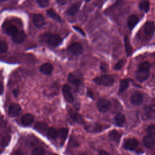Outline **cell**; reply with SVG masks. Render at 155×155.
<instances>
[{
    "mask_svg": "<svg viewBox=\"0 0 155 155\" xmlns=\"http://www.w3.org/2000/svg\"><path fill=\"white\" fill-rule=\"evenodd\" d=\"M39 39L41 41L45 42L52 47H57L62 42V39L60 36L54 33H45L42 34L39 36Z\"/></svg>",
    "mask_w": 155,
    "mask_h": 155,
    "instance_id": "cell-1",
    "label": "cell"
},
{
    "mask_svg": "<svg viewBox=\"0 0 155 155\" xmlns=\"http://www.w3.org/2000/svg\"><path fill=\"white\" fill-rule=\"evenodd\" d=\"M93 81L98 85L108 87L111 86L113 84L114 78L111 75L104 74L94 78Z\"/></svg>",
    "mask_w": 155,
    "mask_h": 155,
    "instance_id": "cell-2",
    "label": "cell"
},
{
    "mask_svg": "<svg viewBox=\"0 0 155 155\" xmlns=\"http://www.w3.org/2000/svg\"><path fill=\"white\" fill-rule=\"evenodd\" d=\"M68 81L76 87H79L82 84V76L79 73H70Z\"/></svg>",
    "mask_w": 155,
    "mask_h": 155,
    "instance_id": "cell-3",
    "label": "cell"
},
{
    "mask_svg": "<svg viewBox=\"0 0 155 155\" xmlns=\"http://www.w3.org/2000/svg\"><path fill=\"white\" fill-rule=\"evenodd\" d=\"M109 125H102V124H94L91 125H88L85 127V129L87 131L90 133H99L103 131L105 129L109 128Z\"/></svg>",
    "mask_w": 155,
    "mask_h": 155,
    "instance_id": "cell-4",
    "label": "cell"
},
{
    "mask_svg": "<svg viewBox=\"0 0 155 155\" xmlns=\"http://www.w3.org/2000/svg\"><path fill=\"white\" fill-rule=\"evenodd\" d=\"M68 117L70 120L73 123H78L82 124L84 123V119L82 116L78 112L73 111V110H69L68 111Z\"/></svg>",
    "mask_w": 155,
    "mask_h": 155,
    "instance_id": "cell-5",
    "label": "cell"
},
{
    "mask_svg": "<svg viewBox=\"0 0 155 155\" xmlns=\"http://www.w3.org/2000/svg\"><path fill=\"white\" fill-rule=\"evenodd\" d=\"M138 144H139V142L136 139L128 138L124 141V147L126 150L133 151L137 148Z\"/></svg>",
    "mask_w": 155,
    "mask_h": 155,
    "instance_id": "cell-6",
    "label": "cell"
},
{
    "mask_svg": "<svg viewBox=\"0 0 155 155\" xmlns=\"http://www.w3.org/2000/svg\"><path fill=\"white\" fill-rule=\"evenodd\" d=\"M96 105H97V109L100 112L105 113L109 110L111 104L110 101H108L107 99H101L98 101Z\"/></svg>",
    "mask_w": 155,
    "mask_h": 155,
    "instance_id": "cell-7",
    "label": "cell"
},
{
    "mask_svg": "<svg viewBox=\"0 0 155 155\" xmlns=\"http://www.w3.org/2000/svg\"><path fill=\"white\" fill-rule=\"evenodd\" d=\"M67 50L74 55H78L82 52L83 48L81 44L78 42H73L68 46Z\"/></svg>",
    "mask_w": 155,
    "mask_h": 155,
    "instance_id": "cell-8",
    "label": "cell"
},
{
    "mask_svg": "<svg viewBox=\"0 0 155 155\" xmlns=\"http://www.w3.org/2000/svg\"><path fill=\"white\" fill-rule=\"evenodd\" d=\"M62 93L65 99L68 102H73L74 101V96L71 92V88L67 84H65L62 87Z\"/></svg>",
    "mask_w": 155,
    "mask_h": 155,
    "instance_id": "cell-9",
    "label": "cell"
},
{
    "mask_svg": "<svg viewBox=\"0 0 155 155\" xmlns=\"http://www.w3.org/2000/svg\"><path fill=\"white\" fill-rule=\"evenodd\" d=\"M21 107L18 104H12L8 107V114L10 117H16L21 114Z\"/></svg>",
    "mask_w": 155,
    "mask_h": 155,
    "instance_id": "cell-10",
    "label": "cell"
},
{
    "mask_svg": "<svg viewBox=\"0 0 155 155\" xmlns=\"http://www.w3.org/2000/svg\"><path fill=\"white\" fill-rule=\"evenodd\" d=\"M149 70L138 69L136 73V78L139 82H143L149 78Z\"/></svg>",
    "mask_w": 155,
    "mask_h": 155,
    "instance_id": "cell-11",
    "label": "cell"
},
{
    "mask_svg": "<svg viewBox=\"0 0 155 155\" xmlns=\"http://www.w3.org/2000/svg\"><path fill=\"white\" fill-rule=\"evenodd\" d=\"M143 30L146 35H151L155 31V24L153 21H147L144 26Z\"/></svg>",
    "mask_w": 155,
    "mask_h": 155,
    "instance_id": "cell-12",
    "label": "cell"
},
{
    "mask_svg": "<svg viewBox=\"0 0 155 155\" xmlns=\"http://www.w3.org/2000/svg\"><path fill=\"white\" fill-rule=\"evenodd\" d=\"M25 38H26V34L22 30L18 31L12 36L13 41L15 43H21L22 42H23L25 39Z\"/></svg>",
    "mask_w": 155,
    "mask_h": 155,
    "instance_id": "cell-13",
    "label": "cell"
},
{
    "mask_svg": "<svg viewBox=\"0 0 155 155\" xmlns=\"http://www.w3.org/2000/svg\"><path fill=\"white\" fill-rule=\"evenodd\" d=\"M143 143L144 145L148 148H150L153 147L155 143V138L154 136L153 135L148 134L144 136L143 139Z\"/></svg>",
    "mask_w": 155,
    "mask_h": 155,
    "instance_id": "cell-14",
    "label": "cell"
},
{
    "mask_svg": "<svg viewBox=\"0 0 155 155\" xmlns=\"http://www.w3.org/2000/svg\"><path fill=\"white\" fill-rule=\"evenodd\" d=\"M142 101H143V96L139 92L134 93L130 98L131 103L134 105H137L140 104Z\"/></svg>",
    "mask_w": 155,
    "mask_h": 155,
    "instance_id": "cell-15",
    "label": "cell"
},
{
    "mask_svg": "<svg viewBox=\"0 0 155 155\" xmlns=\"http://www.w3.org/2000/svg\"><path fill=\"white\" fill-rule=\"evenodd\" d=\"M21 123L25 126H28L31 124L34 120V116L31 114L27 113L21 117Z\"/></svg>",
    "mask_w": 155,
    "mask_h": 155,
    "instance_id": "cell-16",
    "label": "cell"
},
{
    "mask_svg": "<svg viewBox=\"0 0 155 155\" xmlns=\"http://www.w3.org/2000/svg\"><path fill=\"white\" fill-rule=\"evenodd\" d=\"M33 21L34 24L37 27L42 26L45 23V19L43 16L41 14H35L33 17Z\"/></svg>",
    "mask_w": 155,
    "mask_h": 155,
    "instance_id": "cell-17",
    "label": "cell"
},
{
    "mask_svg": "<svg viewBox=\"0 0 155 155\" xmlns=\"http://www.w3.org/2000/svg\"><path fill=\"white\" fill-rule=\"evenodd\" d=\"M39 70L42 73H44L45 74H47V75H48V74H50L51 73V72L53 70V67L51 64L46 62L45 64H43L40 67Z\"/></svg>",
    "mask_w": 155,
    "mask_h": 155,
    "instance_id": "cell-18",
    "label": "cell"
},
{
    "mask_svg": "<svg viewBox=\"0 0 155 155\" xmlns=\"http://www.w3.org/2000/svg\"><path fill=\"white\" fill-rule=\"evenodd\" d=\"M138 22H139V18L137 17V16L136 15H131L128 17L127 20L128 27L130 29H132L135 27V25L137 24Z\"/></svg>",
    "mask_w": 155,
    "mask_h": 155,
    "instance_id": "cell-19",
    "label": "cell"
},
{
    "mask_svg": "<svg viewBox=\"0 0 155 155\" xmlns=\"http://www.w3.org/2000/svg\"><path fill=\"white\" fill-rule=\"evenodd\" d=\"M109 137L112 141L118 143L121 137V133L116 130H113L109 133Z\"/></svg>",
    "mask_w": 155,
    "mask_h": 155,
    "instance_id": "cell-20",
    "label": "cell"
},
{
    "mask_svg": "<svg viewBox=\"0 0 155 155\" xmlns=\"http://www.w3.org/2000/svg\"><path fill=\"white\" fill-rule=\"evenodd\" d=\"M114 124L117 127H122L125 121V117L124 114L121 113H118L116 115L114 119Z\"/></svg>",
    "mask_w": 155,
    "mask_h": 155,
    "instance_id": "cell-21",
    "label": "cell"
},
{
    "mask_svg": "<svg viewBox=\"0 0 155 155\" xmlns=\"http://www.w3.org/2000/svg\"><path fill=\"white\" fill-rule=\"evenodd\" d=\"M46 13L47 15V16H48L49 17H50L51 18L53 19L54 20H56L58 22H61L62 19L61 16L53 9H48L46 11Z\"/></svg>",
    "mask_w": 155,
    "mask_h": 155,
    "instance_id": "cell-22",
    "label": "cell"
},
{
    "mask_svg": "<svg viewBox=\"0 0 155 155\" xmlns=\"http://www.w3.org/2000/svg\"><path fill=\"white\" fill-rule=\"evenodd\" d=\"M124 45H125V51L127 53V56H130L132 51H133V48H132V46L130 44V40L128 39V38L125 36L124 37Z\"/></svg>",
    "mask_w": 155,
    "mask_h": 155,
    "instance_id": "cell-23",
    "label": "cell"
},
{
    "mask_svg": "<svg viewBox=\"0 0 155 155\" xmlns=\"http://www.w3.org/2000/svg\"><path fill=\"white\" fill-rule=\"evenodd\" d=\"M47 134L51 139H56L58 137V130L53 127H50L47 130Z\"/></svg>",
    "mask_w": 155,
    "mask_h": 155,
    "instance_id": "cell-24",
    "label": "cell"
},
{
    "mask_svg": "<svg viewBox=\"0 0 155 155\" xmlns=\"http://www.w3.org/2000/svg\"><path fill=\"white\" fill-rule=\"evenodd\" d=\"M79 7H80V4L78 3H76L73 5H72L71 6H70L67 12L68 15H69L70 16L74 15L78 12Z\"/></svg>",
    "mask_w": 155,
    "mask_h": 155,
    "instance_id": "cell-25",
    "label": "cell"
},
{
    "mask_svg": "<svg viewBox=\"0 0 155 155\" xmlns=\"http://www.w3.org/2000/svg\"><path fill=\"white\" fill-rule=\"evenodd\" d=\"M139 7L140 10L143 11L145 12H148L150 10V2L148 0H143L139 4Z\"/></svg>",
    "mask_w": 155,
    "mask_h": 155,
    "instance_id": "cell-26",
    "label": "cell"
},
{
    "mask_svg": "<svg viewBox=\"0 0 155 155\" xmlns=\"http://www.w3.org/2000/svg\"><path fill=\"white\" fill-rule=\"evenodd\" d=\"M68 134V130L67 128H60L58 129V137L59 138H60L61 139V140L62 141V142L64 143V140H65Z\"/></svg>",
    "mask_w": 155,
    "mask_h": 155,
    "instance_id": "cell-27",
    "label": "cell"
},
{
    "mask_svg": "<svg viewBox=\"0 0 155 155\" xmlns=\"http://www.w3.org/2000/svg\"><path fill=\"white\" fill-rule=\"evenodd\" d=\"M129 85V82L126 79H121L120 81V87H119V91L120 93L124 91L125 90L127 89Z\"/></svg>",
    "mask_w": 155,
    "mask_h": 155,
    "instance_id": "cell-28",
    "label": "cell"
},
{
    "mask_svg": "<svg viewBox=\"0 0 155 155\" xmlns=\"http://www.w3.org/2000/svg\"><path fill=\"white\" fill-rule=\"evenodd\" d=\"M18 31V30L16 28V27H15V25H10L9 26H8L5 30L6 33L8 35L12 36H13Z\"/></svg>",
    "mask_w": 155,
    "mask_h": 155,
    "instance_id": "cell-29",
    "label": "cell"
},
{
    "mask_svg": "<svg viewBox=\"0 0 155 155\" xmlns=\"http://www.w3.org/2000/svg\"><path fill=\"white\" fill-rule=\"evenodd\" d=\"M35 128L39 131H47L48 126L46 124L43 122H38L35 125Z\"/></svg>",
    "mask_w": 155,
    "mask_h": 155,
    "instance_id": "cell-30",
    "label": "cell"
},
{
    "mask_svg": "<svg viewBox=\"0 0 155 155\" xmlns=\"http://www.w3.org/2000/svg\"><path fill=\"white\" fill-rule=\"evenodd\" d=\"M45 150L42 148L41 147H37L35 148L32 151L31 154L34 155H41V154H45Z\"/></svg>",
    "mask_w": 155,
    "mask_h": 155,
    "instance_id": "cell-31",
    "label": "cell"
},
{
    "mask_svg": "<svg viewBox=\"0 0 155 155\" xmlns=\"http://www.w3.org/2000/svg\"><path fill=\"white\" fill-rule=\"evenodd\" d=\"M8 48V46L7 44H6V42H5L3 41H1L0 42V52L1 53H5L7 51Z\"/></svg>",
    "mask_w": 155,
    "mask_h": 155,
    "instance_id": "cell-32",
    "label": "cell"
},
{
    "mask_svg": "<svg viewBox=\"0 0 155 155\" xmlns=\"http://www.w3.org/2000/svg\"><path fill=\"white\" fill-rule=\"evenodd\" d=\"M150 68V65L148 62H143L141 63L139 66V69L143 70H149Z\"/></svg>",
    "mask_w": 155,
    "mask_h": 155,
    "instance_id": "cell-33",
    "label": "cell"
},
{
    "mask_svg": "<svg viewBox=\"0 0 155 155\" xmlns=\"http://www.w3.org/2000/svg\"><path fill=\"white\" fill-rule=\"evenodd\" d=\"M147 132L148 134L154 136L155 135V125H149L147 128Z\"/></svg>",
    "mask_w": 155,
    "mask_h": 155,
    "instance_id": "cell-34",
    "label": "cell"
},
{
    "mask_svg": "<svg viewBox=\"0 0 155 155\" xmlns=\"http://www.w3.org/2000/svg\"><path fill=\"white\" fill-rule=\"evenodd\" d=\"M37 2L38 3L39 5L43 8L47 7L49 4L48 0H37Z\"/></svg>",
    "mask_w": 155,
    "mask_h": 155,
    "instance_id": "cell-35",
    "label": "cell"
},
{
    "mask_svg": "<svg viewBox=\"0 0 155 155\" xmlns=\"http://www.w3.org/2000/svg\"><path fill=\"white\" fill-rule=\"evenodd\" d=\"M124 64V59H120L119 60L115 65L114 66V69L115 70H119L120 69L122 68V67H123Z\"/></svg>",
    "mask_w": 155,
    "mask_h": 155,
    "instance_id": "cell-36",
    "label": "cell"
},
{
    "mask_svg": "<svg viewBox=\"0 0 155 155\" xmlns=\"http://www.w3.org/2000/svg\"><path fill=\"white\" fill-rule=\"evenodd\" d=\"M100 68L102 71H107L108 70V65L105 62H102L101 64Z\"/></svg>",
    "mask_w": 155,
    "mask_h": 155,
    "instance_id": "cell-37",
    "label": "cell"
},
{
    "mask_svg": "<svg viewBox=\"0 0 155 155\" xmlns=\"http://www.w3.org/2000/svg\"><path fill=\"white\" fill-rule=\"evenodd\" d=\"M73 28H74L76 31H78L81 35H83V36H85V33L84 32V31L82 30V29H81L80 27H77V26H73Z\"/></svg>",
    "mask_w": 155,
    "mask_h": 155,
    "instance_id": "cell-38",
    "label": "cell"
},
{
    "mask_svg": "<svg viewBox=\"0 0 155 155\" xmlns=\"http://www.w3.org/2000/svg\"><path fill=\"white\" fill-rule=\"evenodd\" d=\"M19 90H18V89H15V90H14L13 91V94H14V96H15V97H17L18 96V94H19Z\"/></svg>",
    "mask_w": 155,
    "mask_h": 155,
    "instance_id": "cell-39",
    "label": "cell"
},
{
    "mask_svg": "<svg viewBox=\"0 0 155 155\" xmlns=\"http://www.w3.org/2000/svg\"><path fill=\"white\" fill-rule=\"evenodd\" d=\"M98 153H99V154H102H102H109V153H108L104 150H101Z\"/></svg>",
    "mask_w": 155,
    "mask_h": 155,
    "instance_id": "cell-40",
    "label": "cell"
},
{
    "mask_svg": "<svg viewBox=\"0 0 155 155\" xmlns=\"http://www.w3.org/2000/svg\"><path fill=\"white\" fill-rule=\"evenodd\" d=\"M87 96L90 97H93V95L92 91H91L90 90H88V91H87Z\"/></svg>",
    "mask_w": 155,
    "mask_h": 155,
    "instance_id": "cell-41",
    "label": "cell"
},
{
    "mask_svg": "<svg viewBox=\"0 0 155 155\" xmlns=\"http://www.w3.org/2000/svg\"><path fill=\"white\" fill-rule=\"evenodd\" d=\"M57 1H58V2L59 4L62 5V4H64L66 2L67 0H57Z\"/></svg>",
    "mask_w": 155,
    "mask_h": 155,
    "instance_id": "cell-42",
    "label": "cell"
},
{
    "mask_svg": "<svg viewBox=\"0 0 155 155\" xmlns=\"http://www.w3.org/2000/svg\"><path fill=\"white\" fill-rule=\"evenodd\" d=\"M5 140H7V142H9V137H6V139H5ZM2 143H3L4 142L5 143V139L2 140Z\"/></svg>",
    "mask_w": 155,
    "mask_h": 155,
    "instance_id": "cell-43",
    "label": "cell"
},
{
    "mask_svg": "<svg viewBox=\"0 0 155 155\" xmlns=\"http://www.w3.org/2000/svg\"><path fill=\"white\" fill-rule=\"evenodd\" d=\"M3 92V85L2 83H1V93L2 94Z\"/></svg>",
    "mask_w": 155,
    "mask_h": 155,
    "instance_id": "cell-44",
    "label": "cell"
},
{
    "mask_svg": "<svg viewBox=\"0 0 155 155\" xmlns=\"http://www.w3.org/2000/svg\"><path fill=\"white\" fill-rule=\"evenodd\" d=\"M1 1H5V0H1Z\"/></svg>",
    "mask_w": 155,
    "mask_h": 155,
    "instance_id": "cell-45",
    "label": "cell"
},
{
    "mask_svg": "<svg viewBox=\"0 0 155 155\" xmlns=\"http://www.w3.org/2000/svg\"><path fill=\"white\" fill-rule=\"evenodd\" d=\"M85 1H90V0H85Z\"/></svg>",
    "mask_w": 155,
    "mask_h": 155,
    "instance_id": "cell-46",
    "label": "cell"
}]
</instances>
